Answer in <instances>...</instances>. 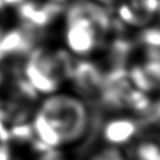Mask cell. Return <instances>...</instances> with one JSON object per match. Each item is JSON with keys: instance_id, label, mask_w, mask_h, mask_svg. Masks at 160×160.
Masks as SVG:
<instances>
[{"instance_id": "cell-15", "label": "cell", "mask_w": 160, "mask_h": 160, "mask_svg": "<svg viewBox=\"0 0 160 160\" xmlns=\"http://www.w3.org/2000/svg\"><path fill=\"white\" fill-rule=\"evenodd\" d=\"M4 6H5V5H4V2L0 0V15H1V14H2V11H4Z\"/></svg>"}, {"instance_id": "cell-7", "label": "cell", "mask_w": 160, "mask_h": 160, "mask_svg": "<svg viewBox=\"0 0 160 160\" xmlns=\"http://www.w3.org/2000/svg\"><path fill=\"white\" fill-rule=\"evenodd\" d=\"M139 122L131 118H115L108 121L102 128V138L110 145H122L129 142L140 130Z\"/></svg>"}, {"instance_id": "cell-10", "label": "cell", "mask_w": 160, "mask_h": 160, "mask_svg": "<svg viewBox=\"0 0 160 160\" xmlns=\"http://www.w3.org/2000/svg\"><path fill=\"white\" fill-rule=\"evenodd\" d=\"M140 40L148 48L160 49V28H149L140 34Z\"/></svg>"}, {"instance_id": "cell-12", "label": "cell", "mask_w": 160, "mask_h": 160, "mask_svg": "<svg viewBox=\"0 0 160 160\" xmlns=\"http://www.w3.org/2000/svg\"><path fill=\"white\" fill-rule=\"evenodd\" d=\"M0 160H10V151L6 142H0Z\"/></svg>"}, {"instance_id": "cell-5", "label": "cell", "mask_w": 160, "mask_h": 160, "mask_svg": "<svg viewBox=\"0 0 160 160\" xmlns=\"http://www.w3.org/2000/svg\"><path fill=\"white\" fill-rule=\"evenodd\" d=\"M38 41V30L22 26L15 29L0 38V60L9 56L30 54Z\"/></svg>"}, {"instance_id": "cell-18", "label": "cell", "mask_w": 160, "mask_h": 160, "mask_svg": "<svg viewBox=\"0 0 160 160\" xmlns=\"http://www.w3.org/2000/svg\"><path fill=\"white\" fill-rule=\"evenodd\" d=\"M159 160H160V159H159Z\"/></svg>"}, {"instance_id": "cell-9", "label": "cell", "mask_w": 160, "mask_h": 160, "mask_svg": "<svg viewBox=\"0 0 160 160\" xmlns=\"http://www.w3.org/2000/svg\"><path fill=\"white\" fill-rule=\"evenodd\" d=\"M9 134H10V138H14L20 141L31 140L35 136L32 125H29V124H18L9 130Z\"/></svg>"}, {"instance_id": "cell-16", "label": "cell", "mask_w": 160, "mask_h": 160, "mask_svg": "<svg viewBox=\"0 0 160 160\" xmlns=\"http://www.w3.org/2000/svg\"><path fill=\"white\" fill-rule=\"evenodd\" d=\"M1 79H2V75H1V72H0V81H1Z\"/></svg>"}, {"instance_id": "cell-6", "label": "cell", "mask_w": 160, "mask_h": 160, "mask_svg": "<svg viewBox=\"0 0 160 160\" xmlns=\"http://www.w3.org/2000/svg\"><path fill=\"white\" fill-rule=\"evenodd\" d=\"M61 10V5L56 2L36 4L34 1H24L18 6V14L24 26L39 29L46 26Z\"/></svg>"}, {"instance_id": "cell-1", "label": "cell", "mask_w": 160, "mask_h": 160, "mask_svg": "<svg viewBox=\"0 0 160 160\" xmlns=\"http://www.w3.org/2000/svg\"><path fill=\"white\" fill-rule=\"evenodd\" d=\"M36 115L54 131L60 146L80 140L90 125L85 104L68 94L49 95L41 102Z\"/></svg>"}, {"instance_id": "cell-2", "label": "cell", "mask_w": 160, "mask_h": 160, "mask_svg": "<svg viewBox=\"0 0 160 160\" xmlns=\"http://www.w3.org/2000/svg\"><path fill=\"white\" fill-rule=\"evenodd\" d=\"M75 62L64 51L32 50L24 68V79L40 94H54L61 80L70 78Z\"/></svg>"}, {"instance_id": "cell-14", "label": "cell", "mask_w": 160, "mask_h": 160, "mask_svg": "<svg viewBox=\"0 0 160 160\" xmlns=\"http://www.w3.org/2000/svg\"><path fill=\"white\" fill-rule=\"evenodd\" d=\"M2 2H4V5H11V6H14V5H20L21 2H24L25 0H1Z\"/></svg>"}, {"instance_id": "cell-13", "label": "cell", "mask_w": 160, "mask_h": 160, "mask_svg": "<svg viewBox=\"0 0 160 160\" xmlns=\"http://www.w3.org/2000/svg\"><path fill=\"white\" fill-rule=\"evenodd\" d=\"M149 116H151V118H154L155 120L160 121V101L154 106V109H152V111L150 112Z\"/></svg>"}, {"instance_id": "cell-4", "label": "cell", "mask_w": 160, "mask_h": 160, "mask_svg": "<svg viewBox=\"0 0 160 160\" xmlns=\"http://www.w3.org/2000/svg\"><path fill=\"white\" fill-rule=\"evenodd\" d=\"M70 79L80 94L86 98H99L104 86V72L94 64L80 61L74 65Z\"/></svg>"}, {"instance_id": "cell-11", "label": "cell", "mask_w": 160, "mask_h": 160, "mask_svg": "<svg viewBox=\"0 0 160 160\" xmlns=\"http://www.w3.org/2000/svg\"><path fill=\"white\" fill-rule=\"evenodd\" d=\"M90 160H125L121 152L115 148H108L95 154Z\"/></svg>"}, {"instance_id": "cell-8", "label": "cell", "mask_w": 160, "mask_h": 160, "mask_svg": "<svg viewBox=\"0 0 160 160\" xmlns=\"http://www.w3.org/2000/svg\"><path fill=\"white\" fill-rule=\"evenodd\" d=\"M136 160H159L160 159V145L154 141H144L135 149Z\"/></svg>"}, {"instance_id": "cell-17", "label": "cell", "mask_w": 160, "mask_h": 160, "mask_svg": "<svg viewBox=\"0 0 160 160\" xmlns=\"http://www.w3.org/2000/svg\"><path fill=\"white\" fill-rule=\"evenodd\" d=\"M159 10H160V6H159Z\"/></svg>"}, {"instance_id": "cell-3", "label": "cell", "mask_w": 160, "mask_h": 160, "mask_svg": "<svg viewBox=\"0 0 160 160\" xmlns=\"http://www.w3.org/2000/svg\"><path fill=\"white\" fill-rule=\"evenodd\" d=\"M102 35L91 18L89 0H80L68 9L65 41L71 52L80 56L91 54L99 46Z\"/></svg>"}]
</instances>
